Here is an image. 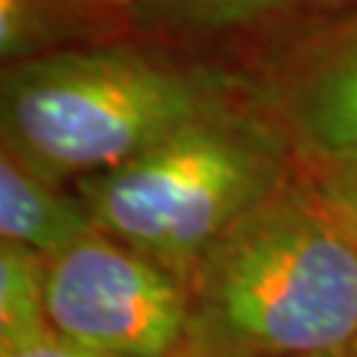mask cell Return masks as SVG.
<instances>
[{
  "instance_id": "1",
  "label": "cell",
  "mask_w": 357,
  "mask_h": 357,
  "mask_svg": "<svg viewBox=\"0 0 357 357\" xmlns=\"http://www.w3.org/2000/svg\"><path fill=\"white\" fill-rule=\"evenodd\" d=\"M180 357L352 352L357 238L318 188L286 183L199 265Z\"/></svg>"
},
{
  "instance_id": "2",
  "label": "cell",
  "mask_w": 357,
  "mask_h": 357,
  "mask_svg": "<svg viewBox=\"0 0 357 357\" xmlns=\"http://www.w3.org/2000/svg\"><path fill=\"white\" fill-rule=\"evenodd\" d=\"M286 185V153L265 125L209 109L130 162L77 180L98 233L191 286L246 215Z\"/></svg>"
},
{
  "instance_id": "3",
  "label": "cell",
  "mask_w": 357,
  "mask_h": 357,
  "mask_svg": "<svg viewBox=\"0 0 357 357\" xmlns=\"http://www.w3.org/2000/svg\"><path fill=\"white\" fill-rule=\"evenodd\" d=\"M3 151L51 183L130 162L209 112L199 79L122 51L45 56L3 77Z\"/></svg>"
},
{
  "instance_id": "4",
  "label": "cell",
  "mask_w": 357,
  "mask_h": 357,
  "mask_svg": "<svg viewBox=\"0 0 357 357\" xmlns=\"http://www.w3.org/2000/svg\"><path fill=\"white\" fill-rule=\"evenodd\" d=\"M51 328L101 357H180L188 286L116 238L93 233L45 259Z\"/></svg>"
},
{
  "instance_id": "5",
  "label": "cell",
  "mask_w": 357,
  "mask_h": 357,
  "mask_svg": "<svg viewBox=\"0 0 357 357\" xmlns=\"http://www.w3.org/2000/svg\"><path fill=\"white\" fill-rule=\"evenodd\" d=\"M289 119L315 165L357 159V29L320 53L296 79Z\"/></svg>"
},
{
  "instance_id": "6",
  "label": "cell",
  "mask_w": 357,
  "mask_h": 357,
  "mask_svg": "<svg viewBox=\"0 0 357 357\" xmlns=\"http://www.w3.org/2000/svg\"><path fill=\"white\" fill-rule=\"evenodd\" d=\"M96 233L82 199L59 193L13 153L0 156V238L24 246L43 259L59 257Z\"/></svg>"
},
{
  "instance_id": "7",
  "label": "cell",
  "mask_w": 357,
  "mask_h": 357,
  "mask_svg": "<svg viewBox=\"0 0 357 357\" xmlns=\"http://www.w3.org/2000/svg\"><path fill=\"white\" fill-rule=\"evenodd\" d=\"M51 331L45 310V259L0 241V344Z\"/></svg>"
},
{
  "instance_id": "8",
  "label": "cell",
  "mask_w": 357,
  "mask_h": 357,
  "mask_svg": "<svg viewBox=\"0 0 357 357\" xmlns=\"http://www.w3.org/2000/svg\"><path fill=\"white\" fill-rule=\"evenodd\" d=\"M312 185L357 238V159L318 165Z\"/></svg>"
},
{
  "instance_id": "9",
  "label": "cell",
  "mask_w": 357,
  "mask_h": 357,
  "mask_svg": "<svg viewBox=\"0 0 357 357\" xmlns=\"http://www.w3.org/2000/svg\"><path fill=\"white\" fill-rule=\"evenodd\" d=\"M40 22L32 0H0V45L3 59L22 56L32 48Z\"/></svg>"
},
{
  "instance_id": "10",
  "label": "cell",
  "mask_w": 357,
  "mask_h": 357,
  "mask_svg": "<svg viewBox=\"0 0 357 357\" xmlns=\"http://www.w3.org/2000/svg\"><path fill=\"white\" fill-rule=\"evenodd\" d=\"M0 357H101L85 347L75 344L72 339L61 336L59 331H45L29 336L22 342L0 344Z\"/></svg>"
},
{
  "instance_id": "11",
  "label": "cell",
  "mask_w": 357,
  "mask_h": 357,
  "mask_svg": "<svg viewBox=\"0 0 357 357\" xmlns=\"http://www.w3.org/2000/svg\"><path fill=\"white\" fill-rule=\"evenodd\" d=\"M196 6H206V8H217V11H243V8H257V6H270V3H283V0H188Z\"/></svg>"
},
{
  "instance_id": "12",
  "label": "cell",
  "mask_w": 357,
  "mask_h": 357,
  "mask_svg": "<svg viewBox=\"0 0 357 357\" xmlns=\"http://www.w3.org/2000/svg\"><path fill=\"white\" fill-rule=\"evenodd\" d=\"M291 357H352V352H320V355H291Z\"/></svg>"
},
{
  "instance_id": "13",
  "label": "cell",
  "mask_w": 357,
  "mask_h": 357,
  "mask_svg": "<svg viewBox=\"0 0 357 357\" xmlns=\"http://www.w3.org/2000/svg\"><path fill=\"white\" fill-rule=\"evenodd\" d=\"M352 357H357V339H355V344H352Z\"/></svg>"
},
{
  "instance_id": "14",
  "label": "cell",
  "mask_w": 357,
  "mask_h": 357,
  "mask_svg": "<svg viewBox=\"0 0 357 357\" xmlns=\"http://www.w3.org/2000/svg\"><path fill=\"white\" fill-rule=\"evenodd\" d=\"M109 3H125V0H109Z\"/></svg>"
}]
</instances>
